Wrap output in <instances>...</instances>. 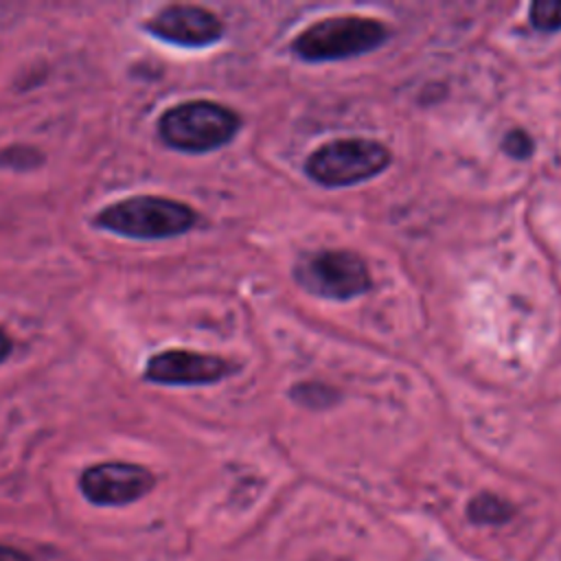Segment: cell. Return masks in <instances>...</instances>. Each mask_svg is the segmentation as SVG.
Instances as JSON below:
<instances>
[{
    "mask_svg": "<svg viewBox=\"0 0 561 561\" xmlns=\"http://www.w3.org/2000/svg\"><path fill=\"white\" fill-rule=\"evenodd\" d=\"M197 219L195 208L180 199L142 193L103 206L92 217V224L125 239L160 241L186 234Z\"/></svg>",
    "mask_w": 561,
    "mask_h": 561,
    "instance_id": "1",
    "label": "cell"
},
{
    "mask_svg": "<svg viewBox=\"0 0 561 561\" xmlns=\"http://www.w3.org/2000/svg\"><path fill=\"white\" fill-rule=\"evenodd\" d=\"M241 127V118L230 107L215 101H184L158 116L156 134L160 142L182 153H208L228 145Z\"/></svg>",
    "mask_w": 561,
    "mask_h": 561,
    "instance_id": "2",
    "label": "cell"
},
{
    "mask_svg": "<svg viewBox=\"0 0 561 561\" xmlns=\"http://www.w3.org/2000/svg\"><path fill=\"white\" fill-rule=\"evenodd\" d=\"M388 35L386 24L379 20L342 15L311 24L294 39L291 48L307 61H333L375 50L388 39Z\"/></svg>",
    "mask_w": 561,
    "mask_h": 561,
    "instance_id": "3",
    "label": "cell"
},
{
    "mask_svg": "<svg viewBox=\"0 0 561 561\" xmlns=\"http://www.w3.org/2000/svg\"><path fill=\"white\" fill-rule=\"evenodd\" d=\"M390 151L375 140L346 138L318 147L305 164L307 175L322 186H351L375 178L390 164Z\"/></svg>",
    "mask_w": 561,
    "mask_h": 561,
    "instance_id": "4",
    "label": "cell"
},
{
    "mask_svg": "<svg viewBox=\"0 0 561 561\" xmlns=\"http://www.w3.org/2000/svg\"><path fill=\"white\" fill-rule=\"evenodd\" d=\"M296 280L311 294L348 300L370 289V274L362 256L348 250H320L302 256Z\"/></svg>",
    "mask_w": 561,
    "mask_h": 561,
    "instance_id": "5",
    "label": "cell"
},
{
    "mask_svg": "<svg viewBox=\"0 0 561 561\" xmlns=\"http://www.w3.org/2000/svg\"><path fill=\"white\" fill-rule=\"evenodd\" d=\"M156 484V476L136 462H96L79 476L83 497L96 506H125L145 497Z\"/></svg>",
    "mask_w": 561,
    "mask_h": 561,
    "instance_id": "6",
    "label": "cell"
},
{
    "mask_svg": "<svg viewBox=\"0 0 561 561\" xmlns=\"http://www.w3.org/2000/svg\"><path fill=\"white\" fill-rule=\"evenodd\" d=\"M239 368L219 357L208 353H195L188 348H164L153 353L145 362L142 379L158 386H208L217 383Z\"/></svg>",
    "mask_w": 561,
    "mask_h": 561,
    "instance_id": "7",
    "label": "cell"
},
{
    "mask_svg": "<svg viewBox=\"0 0 561 561\" xmlns=\"http://www.w3.org/2000/svg\"><path fill=\"white\" fill-rule=\"evenodd\" d=\"M142 28L167 44L180 48H206L224 37V22L197 4H169L156 11Z\"/></svg>",
    "mask_w": 561,
    "mask_h": 561,
    "instance_id": "8",
    "label": "cell"
},
{
    "mask_svg": "<svg viewBox=\"0 0 561 561\" xmlns=\"http://www.w3.org/2000/svg\"><path fill=\"white\" fill-rule=\"evenodd\" d=\"M467 513L469 519L476 524H502L511 519L513 506L504 497H497L493 493H480L469 502Z\"/></svg>",
    "mask_w": 561,
    "mask_h": 561,
    "instance_id": "9",
    "label": "cell"
},
{
    "mask_svg": "<svg viewBox=\"0 0 561 561\" xmlns=\"http://www.w3.org/2000/svg\"><path fill=\"white\" fill-rule=\"evenodd\" d=\"M530 22L537 31H561V0H537L530 4Z\"/></svg>",
    "mask_w": 561,
    "mask_h": 561,
    "instance_id": "10",
    "label": "cell"
},
{
    "mask_svg": "<svg viewBox=\"0 0 561 561\" xmlns=\"http://www.w3.org/2000/svg\"><path fill=\"white\" fill-rule=\"evenodd\" d=\"M327 394H335V392L322 383H298V388L294 390V399L300 401L302 405H327L333 401Z\"/></svg>",
    "mask_w": 561,
    "mask_h": 561,
    "instance_id": "11",
    "label": "cell"
},
{
    "mask_svg": "<svg viewBox=\"0 0 561 561\" xmlns=\"http://www.w3.org/2000/svg\"><path fill=\"white\" fill-rule=\"evenodd\" d=\"M502 147H504V151H506L508 156L519 158V160L528 158V156L533 153V149H535L530 136H528L524 129H511V131L504 136Z\"/></svg>",
    "mask_w": 561,
    "mask_h": 561,
    "instance_id": "12",
    "label": "cell"
},
{
    "mask_svg": "<svg viewBox=\"0 0 561 561\" xmlns=\"http://www.w3.org/2000/svg\"><path fill=\"white\" fill-rule=\"evenodd\" d=\"M11 353H13V340L4 329H0V364H4L11 357Z\"/></svg>",
    "mask_w": 561,
    "mask_h": 561,
    "instance_id": "13",
    "label": "cell"
},
{
    "mask_svg": "<svg viewBox=\"0 0 561 561\" xmlns=\"http://www.w3.org/2000/svg\"><path fill=\"white\" fill-rule=\"evenodd\" d=\"M0 561H31L22 550H15L11 546H0Z\"/></svg>",
    "mask_w": 561,
    "mask_h": 561,
    "instance_id": "14",
    "label": "cell"
}]
</instances>
